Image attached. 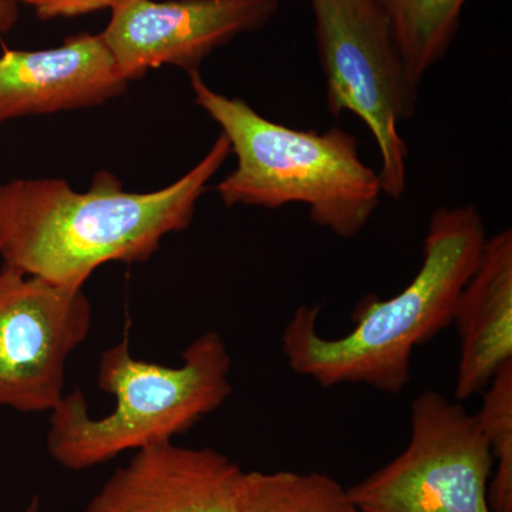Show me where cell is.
Returning a JSON list of instances; mask_svg holds the SVG:
<instances>
[{
    "label": "cell",
    "instance_id": "6da1fadb",
    "mask_svg": "<svg viewBox=\"0 0 512 512\" xmlns=\"http://www.w3.org/2000/svg\"><path fill=\"white\" fill-rule=\"evenodd\" d=\"M224 134L207 156L163 190L127 192L109 173L89 191L64 180L0 183V258L3 265L53 284L84 288L100 266L146 262L167 235L185 231L197 202L225 163Z\"/></svg>",
    "mask_w": 512,
    "mask_h": 512
},
{
    "label": "cell",
    "instance_id": "7a4b0ae2",
    "mask_svg": "<svg viewBox=\"0 0 512 512\" xmlns=\"http://www.w3.org/2000/svg\"><path fill=\"white\" fill-rule=\"evenodd\" d=\"M487 238L476 205L437 208L412 282L389 299L365 296L353 312L356 326L348 335L326 338L318 329V306L296 309L282 335L289 367L323 389L362 383L384 393L402 392L410 380L413 350L453 325L458 296Z\"/></svg>",
    "mask_w": 512,
    "mask_h": 512
},
{
    "label": "cell",
    "instance_id": "3957f363",
    "mask_svg": "<svg viewBox=\"0 0 512 512\" xmlns=\"http://www.w3.org/2000/svg\"><path fill=\"white\" fill-rule=\"evenodd\" d=\"M195 103L228 138L237 168L217 192L225 207H308L309 217L336 237L365 229L382 198L379 174L362 160L353 134L298 130L265 119L247 101L214 92L200 72L190 74Z\"/></svg>",
    "mask_w": 512,
    "mask_h": 512
},
{
    "label": "cell",
    "instance_id": "277c9868",
    "mask_svg": "<svg viewBox=\"0 0 512 512\" xmlns=\"http://www.w3.org/2000/svg\"><path fill=\"white\" fill-rule=\"evenodd\" d=\"M232 360L220 333H202L180 366L136 359L127 340L101 353L99 386L116 407L92 417L80 390L64 394L50 412L46 448L59 466L83 471L126 451L171 443L220 409L232 393Z\"/></svg>",
    "mask_w": 512,
    "mask_h": 512
},
{
    "label": "cell",
    "instance_id": "5b68a950",
    "mask_svg": "<svg viewBox=\"0 0 512 512\" xmlns=\"http://www.w3.org/2000/svg\"><path fill=\"white\" fill-rule=\"evenodd\" d=\"M333 117L355 114L375 137L384 195L403 197L409 148L399 126L416 114L419 87L407 76L392 28L375 0H308Z\"/></svg>",
    "mask_w": 512,
    "mask_h": 512
},
{
    "label": "cell",
    "instance_id": "8992f818",
    "mask_svg": "<svg viewBox=\"0 0 512 512\" xmlns=\"http://www.w3.org/2000/svg\"><path fill=\"white\" fill-rule=\"evenodd\" d=\"M403 453L348 488L363 512H493L487 439L460 402L436 390L417 396Z\"/></svg>",
    "mask_w": 512,
    "mask_h": 512
},
{
    "label": "cell",
    "instance_id": "52a82bcc",
    "mask_svg": "<svg viewBox=\"0 0 512 512\" xmlns=\"http://www.w3.org/2000/svg\"><path fill=\"white\" fill-rule=\"evenodd\" d=\"M93 323L83 288L0 268V407L50 413L64 397L67 360Z\"/></svg>",
    "mask_w": 512,
    "mask_h": 512
},
{
    "label": "cell",
    "instance_id": "ba28073f",
    "mask_svg": "<svg viewBox=\"0 0 512 512\" xmlns=\"http://www.w3.org/2000/svg\"><path fill=\"white\" fill-rule=\"evenodd\" d=\"M279 0H121L101 36L131 80L170 64L188 74L218 47L268 25Z\"/></svg>",
    "mask_w": 512,
    "mask_h": 512
},
{
    "label": "cell",
    "instance_id": "9c48e42d",
    "mask_svg": "<svg viewBox=\"0 0 512 512\" xmlns=\"http://www.w3.org/2000/svg\"><path fill=\"white\" fill-rule=\"evenodd\" d=\"M247 474L214 448L158 444L117 468L86 512H245Z\"/></svg>",
    "mask_w": 512,
    "mask_h": 512
},
{
    "label": "cell",
    "instance_id": "30bf717a",
    "mask_svg": "<svg viewBox=\"0 0 512 512\" xmlns=\"http://www.w3.org/2000/svg\"><path fill=\"white\" fill-rule=\"evenodd\" d=\"M128 79L100 35L67 37L47 50L0 56V124L99 106L126 92Z\"/></svg>",
    "mask_w": 512,
    "mask_h": 512
},
{
    "label": "cell",
    "instance_id": "8fae6325",
    "mask_svg": "<svg viewBox=\"0 0 512 512\" xmlns=\"http://www.w3.org/2000/svg\"><path fill=\"white\" fill-rule=\"evenodd\" d=\"M453 325L460 339L457 402L481 394L512 360V229L485 241L473 275L458 296Z\"/></svg>",
    "mask_w": 512,
    "mask_h": 512
},
{
    "label": "cell",
    "instance_id": "7c38bea8",
    "mask_svg": "<svg viewBox=\"0 0 512 512\" xmlns=\"http://www.w3.org/2000/svg\"><path fill=\"white\" fill-rule=\"evenodd\" d=\"M392 28L407 76L419 87L447 55L468 0H375Z\"/></svg>",
    "mask_w": 512,
    "mask_h": 512
},
{
    "label": "cell",
    "instance_id": "4fadbf2b",
    "mask_svg": "<svg viewBox=\"0 0 512 512\" xmlns=\"http://www.w3.org/2000/svg\"><path fill=\"white\" fill-rule=\"evenodd\" d=\"M245 512H363L349 491L323 473L248 471Z\"/></svg>",
    "mask_w": 512,
    "mask_h": 512
},
{
    "label": "cell",
    "instance_id": "5bb4252c",
    "mask_svg": "<svg viewBox=\"0 0 512 512\" xmlns=\"http://www.w3.org/2000/svg\"><path fill=\"white\" fill-rule=\"evenodd\" d=\"M478 426L487 439L495 473L488 485L493 512H512V360L505 363L483 393Z\"/></svg>",
    "mask_w": 512,
    "mask_h": 512
},
{
    "label": "cell",
    "instance_id": "9a60e30c",
    "mask_svg": "<svg viewBox=\"0 0 512 512\" xmlns=\"http://www.w3.org/2000/svg\"><path fill=\"white\" fill-rule=\"evenodd\" d=\"M35 10L42 20L76 18L103 9H113L121 0H19Z\"/></svg>",
    "mask_w": 512,
    "mask_h": 512
},
{
    "label": "cell",
    "instance_id": "2e32d148",
    "mask_svg": "<svg viewBox=\"0 0 512 512\" xmlns=\"http://www.w3.org/2000/svg\"><path fill=\"white\" fill-rule=\"evenodd\" d=\"M19 19V0H0V35L8 33Z\"/></svg>",
    "mask_w": 512,
    "mask_h": 512
},
{
    "label": "cell",
    "instance_id": "e0dca14e",
    "mask_svg": "<svg viewBox=\"0 0 512 512\" xmlns=\"http://www.w3.org/2000/svg\"><path fill=\"white\" fill-rule=\"evenodd\" d=\"M22 512H40V500L37 495L32 497V500L29 501L28 505H26L25 510Z\"/></svg>",
    "mask_w": 512,
    "mask_h": 512
}]
</instances>
